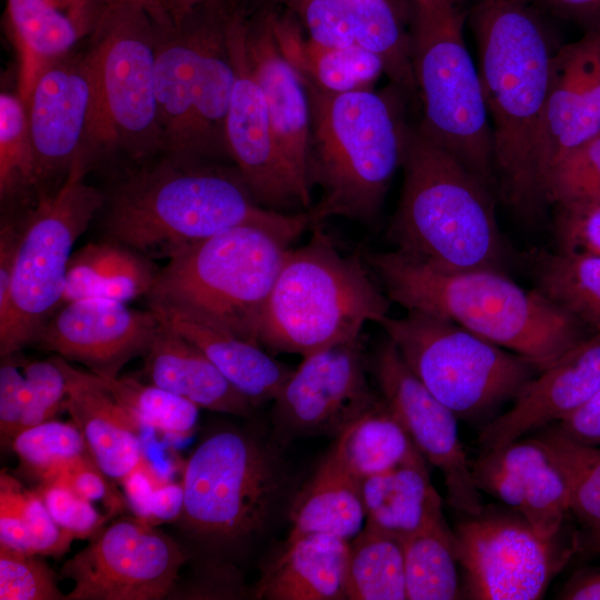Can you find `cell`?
<instances>
[{"instance_id":"obj_1","label":"cell","mask_w":600,"mask_h":600,"mask_svg":"<svg viewBox=\"0 0 600 600\" xmlns=\"http://www.w3.org/2000/svg\"><path fill=\"white\" fill-rule=\"evenodd\" d=\"M478 71L492 133L497 193L523 220L544 207L539 138L553 57L561 46L532 0H469Z\"/></svg>"},{"instance_id":"obj_2","label":"cell","mask_w":600,"mask_h":600,"mask_svg":"<svg viewBox=\"0 0 600 600\" xmlns=\"http://www.w3.org/2000/svg\"><path fill=\"white\" fill-rule=\"evenodd\" d=\"M104 229L117 243L153 258L244 223L299 237L318 226L312 210L279 212L259 204L238 171L167 154L127 178L107 201Z\"/></svg>"},{"instance_id":"obj_3","label":"cell","mask_w":600,"mask_h":600,"mask_svg":"<svg viewBox=\"0 0 600 600\" xmlns=\"http://www.w3.org/2000/svg\"><path fill=\"white\" fill-rule=\"evenodd\" d=\"M364 259L391 302L452 321L526 358L539 371L592 333L504 271L444 272L396 250L368 252Z\"/></svg>"},{"instance_id":"obj_4","label":"cell","mask_w":600,"mask_h":600,"mask_svg":"<svg viewBox=\"0 0 600 600\" xmlns=\"http://www.w3.org/2000/svg\"><path fill=\"white\" fill-rule=\"evenodd\" d=\"M403 182L388 230L394 250L444 272L503 271L508 249L493 191L457 158L407 123Z\"/></svg>"},{"instance_id":"obj_5","label":"cell","mask_w":600,"mask_h":600,"mask_svg":"<svg viewBox=\"0 0 600 600\" xmlns=\"http://www.w3.org/2000/svg\"><path fill=\"white\" fill-rule=\"evenodd\" d=\"M302 81L311 113L308 177L322 190L311 207L318 223L333 216L373 220L401 167L402 91L334 93Z\"/></svg>"},{"instance_id":"obj_6","label":"cell","mask_w":600,"mask_h":600,"mask_svg":"<svg viewBox=\"0 0 600 600\" xmlns=\"http://www.w3.org/2000/svg\"><path fill=\"white\" fill-rule=\"evenodd\" d=\"M289 249L262 308L257 341L270 352L307 357L361 337L388 317L390 300L360 256H343L320 224Z\"/></svg>"},{"instance_id":"obj_7","label":"cell","mask_w":600,"mask_h":600,"mask_svg":"<svg viewBox=\"0 0 600 600\" xmlns=\"http://www.w3.org/2000/svg\"><path fill=\"white\" fill-rule=\"evenodd\" d=\"M91 106L80 158L124 153L139 160L163 151L156 99V23L137 0H114L87 36Z\"/></svg>"},{"instance_id":"obj_8","label":"cell","mask_w":600,"mask_h":600,"mask_svg":"<svg viewBox=\"0 0 600 600\" xmlns=\"http://www.w3.org/2000/svg\"><path fill=\"white\" fill-rule=\"evenodd\" d=\"M280 446L231 427L208 434L183 469L182 529L221 553L264 533L287 486Z\"/></svg>"},{"instance_id":"obj_9","label":"cell","mask_w":600,"mask_h":600,"mask_svg":"<svg viewBox=\"0 0 600 600\" xmlns=\"http://www.w3.org/2000/svg\"><path fill=\"white\" fill-rule=\"evenodd\" d=\"M294 239L244 223L191 243L156 274L150 303L188 311L259 344L262 308Z\"/></svg>"},{"instance_id":"obj_10","label":"cell","mask_w":600,"mask_h":600,"mask_svg":"<svg viewBox=\"0 0 600 600\" xmlns=\"http://www.w3.org/2000/svg\"><path fill=\"white\" fill-rule=\"evenodd\" d=\"M466 23L462 0H413L411 59L423 104L418 127L494 192L492 127Z\"/></svg>"},{"instance_id":"obj_11","label":"cell","mask_w":600,"mask_h":600,"mask_svg":"<svg viewBox=\"0 0 600 600\" xmlns=\"http://www.w3.org/2000/svg\"><path fill=\"white\" fill-rule=\"evenodd\" d=\"M379 324L410 370L457 418L479 417L516 398L539 372L526 358L430 313L408 310Z\"/></svg>"},{"instance_id":"obj_12","label":"cell","mask_w":600,"mask_h":600,"mask_svg":"<svg viewBox=\"0 0 600 600\" xmlns=\"http://www.w3.org/2000/svg\"><path fill=\"white\" fill-rule=\"evenodd\" d=\"M80 157L54 193L44 197L18 230L8 310L0 319V356L36 341L61 303L71 249L106 194L83 179Z\"/></svg>"},{"instance_id":"obj_13","label":"cell","mask_w":600,"mask_h":600,"mask_svg":"<svg viewBox=\"0 0 600 600\" xmlns=\"http://www.w3.org/2000/svg\"><path fill=\"white\" fill-rule=\"evenodd\" d=\"M180 546L137 517L103 526L61 573L73 582L66 600L168 598L186 562Z\"/></svg>"},{"instance_id":"obj_14","label":"cell","mask_w":600,"mask_h":600,"mask_svg":"<svg viewBox=\"0 0 600 600\" xmlns=\"http://www.w3.org/2000/svg\"><path fill=\"white\" fill-rule=\"evenodd\" d=\"M454 548L464 591L477 600H536L572 550H559L522 518L484 513L456 526Z\"/></svg>"},{"instance_id":"obj_15","label":"cell","mask_w":600,"mask_h":600,"mask_svg":"<svg viewBox=\"0 0 600 600\" xmlns=\"http://www.w3.org/2000/svg\"><path fill=\"white\" fill-rule=\"evenodd\" d=\"M361 337L303 357L273 400L274 439L339 437L381 401L366 377Z\"/></svg>"},{"instance_id":"obj_16","label":"cell","mask_w":600,"mask_h":600,"mask_svg":"<svg viewBox=\"0 0 600 600\" xmlns=\"http://www.w3.org/2000/svg\"><path fill=\"white\" fill-rule=\"evenodd\" d=\"M246 29L243 13L230 9L227 41L236 79L226 121L227 153L259 204L279 212L304 209L250 63Z\"/></svg>"},{"instance_id":"obj_17","label":"cell","mask_w":600,"mask_h":600,"mask_svg":"<svg viewBox=\"0 0 600 600\" xmlns=\"http://www.w3.org/2000/svg\"><path fill=\"white\" fill-rule=\"evenodd\" d=\"M372 371L389 410L426 460L440 470L448 503L467 516L480 514L481 494L459 438L457 416L416 377L389 338L374 352Z\"/></svg>"},{"instance_id":"obj_18","label":"cell","mask_w":600,"mask_h":600,"mask_svg":"<svg viewBox=\"0 0 600 600\" xmlns=\"http://www.w3.org/2000/svg\"><path fill=\"white\" fill-rule=\"evenodd\" d=\"M159 323L151 309L139 311L117 300L83 298L64 303L36 341L97 376L118 377L129 360L147 352Z\"/></svg>"},{"instance_id":"obj_19","label":"cell","mask_w":600,"mask_h":600,"mask_svg":"<svg viewBox=\"0 0 600 600\" xmlns=\"http://www.w3.org/2000/svg\"><path fill=\"white\" fill-rule=\"evenodd\" d=\"M34 159V183L68 176L86 139L91 82L84 54L69 53L39 73L24 101Z\"/></svg>"},{"instance_id":"obj_20","label":"cell","mask_w":600,"mask_h":600,"mask_svg":"<svg viewBox=\"0 0 600 600\" xmlns=\"http://www.w3.org/2000/svg\"><path fill=\"white\" fill-rule=\"evenodd\" d=\"M477 488L500 500L547 541H556L569 509L563 473L538 439L487 450L472 468Z\"/></svg>"},{"instance_id":"obj_21","label":"cell","mask_w":600,"mask_h":600,"mask_svg":"<svg viewBox=\"0 0 600 600\" xmlns=\"http://www.w3.org/2000/svg\"><path fill=\"white\" fill-rule=\"evenodd\" d=\"M600 134V28L561 44L552 61L539 138L542 179L564 152ZM543 197V196H542Z\"/></svg>"},{"instance_id":"obj_22","label":"cell","mask_w":600,"mask_h":600,"mask_svg":"<svg viewBox=\"0 0 600 600\" xmlns=\"http://www.w3.org/2000/svg\"><path fill=\"white\" fill-rule=\"evenodd\" d=\"M600 389V332L591 333L537 373L513 406L481 431L487 450L568 417Z\"/></svg>"},{"instance_id":"obj_23","label":"cell","mask_w":600,"mask_h":600,"mask_svg":"<svg viewBox=\"0 0 600 600\" xmlns=\"http://www.w3.org/2000/svg\"><path fill=\"white\" fill-rule=\"evenodd\" d=\"M226 9L224 0H217L168 28L156 26V99L167 154L190 158L200 61L207 41Z\"/></svg>"},{"instance_id":"obj_24","label":"cell","mask_w":600,"mask_h":600,"mask_svg":"<svg viewBox=\"0 0 600 600\" xmlns=\"http://www.w3.org/2000/svg\"><path fill=\"white\" fill-rule=\"evenodd\" d=\"M308 38L327 47H360L378 54L392 84L417 92L410 32L390 0H291Z\"/></svg>"},{"instance_id":"obj_25","label":"cell","mask_w":600,"mask_h":600,"mask_svg":"<svg viewBox=\"0 0 600 600\" xmlns=\"http://www.w3.org/2000/svg\"><path fill=\"white\" fill-rule=\"evenodd\" d=\"M247 50L263 92L277 141L304 209L311 208L308 177L311 113L304 83L281 53L269 14L248 21Z\"/></svg>"},{"instance_id":"obj_26","label":"cell","mask_w":600,"mask_h":600,"mask_svg":"<svg viewBox=\"0 0 600 600\" xmlns=\"http://www.w3.org/2000/svg\"><path fill=\"white\" fill-rule=\"evenodd\" d=\"M107 0H7L6 17L19 53L23 101L49 63L71 53L91 31Z\"/></svg>"},{"instance_id":"obj_27","label":"cell","mask_w":600,"mask_h":600,"mask_svg":"<svg viewBox=\"0 0 600 600\" xmlns=\"http://www.w3.org/2000/svg\"><path fill=\"white\" fill-rule=\"evenodd\" d=\"M67 382L64 408L80 430L89 453L114 482L146 457L139 427L114 400L97 374L74 368L64 358L51 357Z\"/></svg>"},{"instance_id":"obj_28","label":"cell","mask_w":600,"mask_h":600,"mask_svg":"<svg viewBox=\"0 0 600 600\" xmlns=\"http://www.w3.org/2000/svg\"><path fill=\"white\" fill-rule=\"evenodd\" d=\"M150 309L194 344L254 407L273 401L293 371L261 346L193 313L157 303Z\"/></svg>"},{"instance_id":"obj_29","label":"cell","mask_w":600,"mask_h":600,"mask_svg":"<svg viewBox=\"0 0 600 600\" xmlns=\"http://www.w3.org/2000/svg\"><path fill=\"white\" fill-rule=\"evenodd\" d=\"M348 540L329 533L289 536L262 569L254 598L266 600H346Z\"/></svg>"},{"instance_id":"obj_30","label":"cell","mask_w":600,"mask_h":600,"mask_svg":"<svg viewBox=\"0 0 600 600\" xmlns=\"http://www.w3.org/2000/svg\"><path fill=\"white\" fill-rule=\"evenodd\" d=\"M160 323L144 356L150 382L183 397L201 409L248 417L256 408L190 341Z\"/></svg>"},{"instance_id":"obj_31","label":"cell","mask_w":600,"mask_h":600,"mask_svg":"<svg viewBox=\"0 0 600 600\" xmlns=\"http://www.w3.org/2000/svg\"><path fill=\"white\" fill-rule=\"evenodd\" d=\"M289 536L329 533L348 541L363 528L361 480L347 466L337 439L291 503Z\"/></svg>"},{"instance_id":"obj_32","label":"cell","mask_w":600,"mask_h":600,"mask_svg":"<svg viewBox=\"0 0 600 600\" xmlns=\"http://www.w3.org/2000/svg\"><path fill=\"white\" fill-rule=\"evenodd\" d=\"M277 44L299 76L328 92L371 89L384 72L382 59L360 47H327L303 37L290 17L269 14Z\"/></svg>"},{"instance_id":"obj_33","label":"cell","mask_w":600,"mask_h":600,"mask_svg":"<svg viewBox=\"0 0 600 600\" xmlns=\"http://www.w3.org/2000/svg\"><path fill=\"white\" fill-rule=\"evenodd\" d=\"M361 489L366 522L399 537L444 519L424 458L368 477Z\"/></svg>"},{"instance_id":"obj_34","label":"cell","mask_w":600,"mask_h":600,"mask_svg":"<svg viewBox=\"0 0 600 600\" xmlns=\"http://www.w3.org/2000/svg\"><path fill=\"white\" fill-rule=\"evenodd\" d=\"M156 274L137 252L112 243H89L71 254L61 303L83 298L127 302L150 292Z\"/></svg>"},{"instance_id":"obj_35","label":"cell","mask_w":600,"mask_h":600,"mask_svg":"<svg viewBox=\"0 0 600 600\" xmlns=\"http://www.w3.org/2000/svg\"><path fill=\"white\" fill-rule=\"evenodd\" d=\"M348 600L407 599L401 538L366 522L349 542L346 571Z\"/></svg>"},{"instance_id":"obj_36","label":"cell","mask_w":600,"mask_h":600,"mask_svg":"<svg viewBox=\"0 0 600 600\" xmlns=\"http://www.w3.org/2000/svg\"><path fill=\"white\" fill-rule=\"evenodd\" d=\"M336 439L347 466L361 481L424 458L384 401Z\"/></svg>"},{"instance_id":"obj_37","label":"cell","mask_w":600,"mask_h":600,"mask_svg":"<svg viewBox=\"0 0 600 600\" xmlns=\"http://www.w3.org/2000/svg\"><path fill=\"white\" fill-rule=\"evenodd\" d=\"M533 259L537 290L600 332V256L539 252Z\"/></svg>"},{"instance_id":"obj_38","label":"cell","mask_w":600,"mask_h":600,"mask_svg":"<svg viewBox=\"0 0 600 600\" xmlns=\"http://www.w3.org/2000/svg\"><path fill=\"white\" fill-rule=\"evenodd\" d=\"M408 600H454L461 597L453 532L446 519L400 537Z\"/></svg>"},{"instance_id":"obj_39","label":"cell","mask_w":600,"mask_h":600,"mask_svg":"<svg viewBox=\"0 0 600 600\" xmlns=\"http://www.w3.org/2000/svg\"><path fill=\"white\" fill-rule=\"evenodd\" d=\"M560 468L569 491V509L582 527L576 548L600 549V448L577 443L549 427L538 438Z\"/></svg>"},{"instance_id":"obj_40","label":"cell","mask_w":600,"mask_h":600,"mask_svg":"<svg viewBox=\"0 0 600 600\" xmlns=\"http://www.w3.org/2000/svg\"><path fill=\"white\" fill-rule=\"evenodd\" d=\"M98 378L139 428L153 429L173 440L193 433L200 408L190 400L130 377Z\"/></svg>"},{"instance_id":"obj_41","label":"cell","mask_w":600,"mask_h":600,"mask_svg":"<svg viewBox=\"0 0 600 600\" xmlns=\"http://www.w3.org/2000/svg\"><path fill=\"white\" fill-rule=\"evenodd\" d=\"M21 470L40 482L90 456L83 436L71 420L54 419L19 431L10 444Z\"/></svg>"},{"instance_id":"obj_42","label":"cell","mask_w":600,"mask_h":600,"mask_svg":"<svg viewBox=\"0 0 600 600\" xmlns=\"http://www.w3.org/2000/svg\"><path fill=\"white\" fill-rule=\"evenodd\" d=\"M544 203L600 204V134L551 162L542 179Z\"/></svg>"},{"instance_id":"obj_43","label":"cell","mask_w":600,"mask_h":600,"mask_svg":"<svg viewBox=\"0 0 600 600\" xmlns=\"http://www.w3.org/2000/svg\"><path fill=\"white\" fill-rule=\"evenodd\" d=\"M34 183L27 107L20 94H0V196L4 200Z\"/></svg>"},{"instance_id":"obj_44","label":"cell","mask_w":600,"mask_h":600,"mask_svg":"<svg viewBox=\"0 0 600 600\" xmlns=\"http://www.w3.org/2000/svg\"><path fill=\"white\" fill-rule=\"evenodd\" d=\"M41 557L0 544V600H66Z\"/></svg>"},{"instance_id":"obj_45","label":"cell","mask_w":600,"mask_h":600,"mask_svg":"<svg viewBox=\"0 0 600 600\" xmlns=\"http://www.w3.org/2000/svg\"><path fill=\"white\" fill-rule=\"evenodd\" d=\"M21 369L28 400L19 431L52 420L67 398L66 378L52 358L26 361Z\"/></svg>"},{"instance_id":"obj_46","label":"cell","mask_w":600,"mask_h":600,"mask_svg":"<svg viewBox=\"0 0 600 600\" xmlns=\"http://www.w3.org/2000/svg\"><path fill=\"white\" fill-rule=\"evenodd\" d=\"M56 523L74 539H90L106 522V518L59 479L40 482L36 488Z\"/></svg>"},{"instance_id":"obj_47","label":"cell","mask_w":600,"mask_h":600,"mask_svg":"<svg viewBox=\"0 0 600 600\" xmlns=\"http://www.w3.org/2000/svg\"><path fill=\"white\" fill-rule=\"evenodd\" d=\"M554 234L559 252L600 256V204L556 207Z\"/></svg>"},{"instance_id":"obj_48","label":"cell","mask_w":600,"mask_h":600,"mask_svg":"<svg viewBox=\"0 0 600 600\" xmlns=\"http://www.w3.org/2000/svg\"><path fill=\"white\" fill-rule=\"evenodd\" d=\"M20 503L32 552L42 557L64 554L74 537L56 523L38 491L22 487Z\"/></svg>"},{"instance_id":"obj_49","label":"cell","mask_w":600,"mask_h":600,"mask_svg":"<svg viewBox=\"0 0 600 600\" xmlns=\"http://www.w3.org/2000/svg\"><path fill=\"white\" fill-rule=\"evenodd\" d=\"M53 479L63 481L88 501L103 502L109 516L122 511L127 504L124 494L116 489L114 481L99 468L91 456L76 462Z\"/></svg>"},{"instance_id":"obj_50","label":"cell","mask_w":600,"mask_h":600,"mask_svg":"<svg viewBox=\"0 0 600 600\" xmlns=\"http://www.w3.org/2000/svg\"><path fill=\"white\" fill-rule=\"evenodd\" d=\"M13 357H2L0 366V438L3 446H10L19 432L28 400L26 379Z\"/></svg>"},{"instance_id":"obj_51","label":"cell","mask_w":600,"mask_h":600,"mask_svg":"<svg viewBox=\"0 0 600 600\" xmlns=\"http://www.w3.org/2000/svg\"><path fill=\"white\" fill-rule=\"evenodd\" d=\"M22 484L4 470L0 474V544L10 549L33 553L26 528L20 494Z\"/></svg>"},{"instance_id":"obj_52","label":"cell","mask_w":600,"mask_h":600,"mask_svg":"<svg viewBox=\"0 0 600 600\" xmlns=\"http://www.w3.org/2000/svg\"><path fill=\"white\" fill-rule=\"evenodd\" d=\"M550 427L571 441L600 448V389L572 413Z\"/></svg>"},{"instance_id":"obj_53","label":"cell","mask_w":600,"mask_h":600,"mask_svg":"<svg viewBox=\"0 0 600 600\" xmlns=\"http://www.w3.org/2000/svg\"><path fill=\"white\" fill-rule=\"evenodd\" d=\"M166 480L146 458L122 478L127 506L137 518L146 522L151 499Z\"/></svg>"},{"instance_id":"obj_54","label":"cell","mask_w":600,"mask_h":600,"mask_svg":"<svg viewBox=\"0 0 600 600\" xmlns=\"http://www.w3.org/2000/svg\"><path fill=\"white\" fill-rule=\"evenodd\" d=\"M549 17L574 22L584 31L600 28V0H532Z\"/></svg>"},{"instance_id":"obj_55","label":"cell","mask_w":600,"mask_h":600,"mask_svg":"<svg viewBox=\"0 0 600 600\" xmlns=\"http://www.w3.org/2000/svg\"><path fill=\"white\" fill-rule=\"evenodd\" d=\"M182 482L163 481L153 494L146 522L158 526L178 521L183 510Z\"/></svg>"},{"instance_id":"obj_56","label":"cell","mask_w":600,"mask_h":600,"mask_svg":"<svg viewBox=\"0 0 600 600\" xmlns=\"http://www.w3.org/2000/svg\"><path fill=\"white\" fill-rule=\"evenodd\" d=\"M18 243V230L2 227L0 233V319L4 317L11 291L12 270Z\"/></svg>"},{"instance_id":"obj_57","label":"cell","mask_w":600,"mask_h":600,"mask_svg":"<svg viewBox=\"0 0 600 600\" xmlns=\"http://www.w3.org/2000/svg\"><path fill=\"white\" fill-rule=\"evenodd\" d=\"M559 599L600 600V567L576 572L563 586Z\"/></svg>"},{"instance_id":"obj_58","label":"cell","mask_w":600,"mask_h":600,"mask_svg":"<svg viewBox=\"0 0 600 600\" xmlns=\"http://www.w3.org/2000/svg\"><path fill=\"white\" fill-rule=\"evenodd\" d=\"M161 4L170 18L171 22H176L192 11L211 3L217 0H160Z\"/></svg>"},{"instance_id":"obj_59","label":"cell","mask_w":600,"mask_h":600,"mask_svg":"<svg viewBox=\"0 0 600 600\" xmlns=\"http://www.w3.org/2000/svg\"><path fill=\"white\" fill-rule=\"evenodd\" d=\"M149 12L153 22L158 28H168L172 24L170 18L167 16L160 0H137Z\"/></svg>"},{"instance_id":"obj_60","label":"cell","mask_w":600,"mask_h":600,"mask_svg":"<svg viewBox=\"0 0 600 600\" xmlns=\"http://www.w3.org/2000/svg\"><path fill=\"white\" fill-rule=\"evenodd\" d=\"M597 553H600V549H599V551Z\"/></svg>"},{"instance_id":"obj_61","label":"cell","mask_w":600,"mask_h":600,"mask_svg":"<svg viewBox=\"0 0 600 600\" xmlns=\"http://www.w3.org/2000/svg\"><path fill=\"white\" fill-rule=\"evenodd\" d=\"M108 1H112V0H108Z\"/></svg>"}]
</instances>
